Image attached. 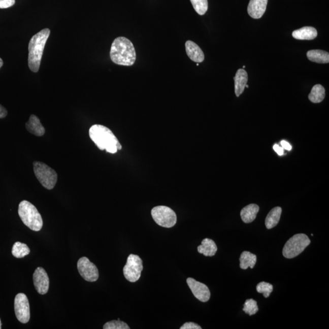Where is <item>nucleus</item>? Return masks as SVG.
<instances>
[{
	"mask_svg": "<svg viewBox=\"0 0 329 329\" xmlns=\"http://www.w3.org/2000/svg\"><path fill=\"white\" fill-rule=\"evenodd\" d=\"M325 91L324 87L321 85L316 84L314 85L310 93L309 94V99L313 103H319L325 98Z\"/></svg>",
	"mask_w": 329,
	"mask_h": 329,
	"instance_id": "obj_23",
	"label": "nucleus"
},
{
	"mask_svg": "<svg viewBox=\"0 0 329 329\" xmlns=\"http://www.w3.org/2000/svg\"><path fill=\"white\" fill-rule=\"evenodd\" d=\"M143 270L142 259L139 255L130 254L127 257L126 264L123 268L125 278L130 282H136L140 278Z\"/></svg>",
	"mask_w": 329,
	"mask_h": 329,
	"instance_id": "obj_8",
	"label": "nucleus"
},
{
	"mask_svg": "<svg viewBox=\"0 0 329 329\" xmlns=\"http://www.w3.org/2000/svg\"><path fill=\"white\" fill-rule=\"evenodd\" d=\"M274 150L279 155H282L284 154V150L282 147H280L278 145L275 144L273 146Z\"/></svg>",
	"mask_w": 329,
	"mask_h": 329,
	"instance_id": "obj_31",
	"label": "nucleus"
},
{
	"mask_svg": "<svg viewBox=\"0 0 329 329\" xmlns=\"http://www.w3.org/2000/svg\"><path fill=\"white\" fill-rule=\"evenodd\" d=\"M27 131L33 135L42 137L45 133V129L39 118L35 115L30 116L28 121L25 124Z\"/></svg>",
	"mask_w": 329,
	"mask_h": 329,
	"instance_id": "obj_16",
	"label": "nucleus"
},
{
	"mask_svg": "<svg viewBox=\"0 0 329 329\" xmlns=\"http://www.w3.org/2000/svg\"><path fill=\"white\" fill-rule=\"evenodd\" d=\"M151 215L154 221L161 227L171 228L173 227L177 222L175 212L169 207H155L151 210Z\"/></svg>",
	"mask_w": 329,
	"mask_h": 329,
	"instance_id": "obj_7",
	"label": "nucleus"
},
{
	"mask_svg": "<svg viewBox=\"0 0 329 329\" xmlns=\"http://www.w3.org/2000/svg\"><path fill=\"white\" fill-rule=\"evenodd\" d=\"M181 329H201V326L196 323L188 322H186L180 328Z\"/></svg>",
	"mask_w": 329,
	"mask_h": 329,
	"instance_id": "obj_30",
	"label": "nucleus"
},
{
	"mask_svg": "<svg viewBox=\"0 0 329 329\" xmlns=\"http://www.w3.org/2000/svg\"><path fill=\"white\" fill-rule=\"evenodd\" d=\"M89 136L101 150L114 154L121 149V145L111 129L103 125L94 124L90 128Z\"/></svg>",
	"mask_w": 329,
	"mask_h": 329,
	"instance_id": "obj_2",
	"label": "nucleus"
},
{
	"mask_svg": "<svg viewBox=\"0 0 329 329\" xmlns=\"http://www.w3.org/2000/svg\"><path fill=\"white\" fill-rule=\"evenodd\" d=\"M257 291L259 293L264 294L265 298H268L270 297L271 292L273 290V286L270 283L265 282H261L257 285Z\"/></svg>",
	"mask_w": 329,
	"mask_h": 329,
	"instance_id": "obj_28",
	"label": "nucleus"
},
{
	"mask_svg": "<svg viewBox=\"0 0 329 329\" xmlns=\"http://www.w3.org/2000/svg\"><path fill=\"white\" fill-rule=\"evenodd\" d=\"M2 324L1 319H0V329L2 328Z\"/></svg>",
	"mask_w": 329,
	"mask_h": 329,
	"instance_id": "obj_35",
	"label": "nucleus"
},
{
	"mask_svg": "<svg viewBox=\"0 0 329 329\" xmlns=\"http://www.w3.org/2000/svg\"><path fill=\"white\" fill-rule=\"evenodd\" d=\"M292 36L295 39L311 41V40L315 39L318 36V32L315 27L305 26L294 30L292 33Z\"/></svg>",
	"mask_w": 329,
	"mask_h": 329,
	"instance_id": "obj_17",
	"label": "nucleus"
},
{
	"mask_svg": "<svg viewBox=\"0 0 329 329\" xmlns=\"http://www.w3.org/2000/svg\"><path fill=\"white\" fill-rule=\"evenodd\" d=\"M50 35V30L46 28L33 36L28 45V66L32 72H38L41 66L46 43Z\"/></svg>",
	"mask_w": 329,
	"mask_h": 329,
	"instance_id": "obj_3",
	"label": "nucleus"
},
{
	"mask_svg": "<svg viewBox=\"0 0 329 329\" xmlns=\"http://www.w3.org/2000/svg\"><path fill=\"white\" fill-rule=\"evenodd\" d=\"M15 0H0V9H6L14 5Z\"/></svg>",
	"mask_w": 329,
	"mask_h": 329,
	"instance_id": "obj_29",
	"label": "nucleus"
},
{
	"mask_svg": "<svg viewBox=\"0 0 329 329\" xmlns=\"http://www.w3.org/2000/svg\"><path fill=\"white\" fill-rule=\"evenodd\" d=\"M217 249V246L214 241L209 239H204L201 242V245L198 247V252L207 257H212L215 255Z\"/></svg>",
	"mask_w": 329,
	"mask_h": 329,
	"instance_id": "obj_19",
	"label": "nucleus"
},
{
	"mask_svg": "<svg viewBox=\"0 0 329 329\" xmlns=\"http://www.w3.org/2000/svg\"><path fill=\"white\" fill-rule=\"evenodd\" d=\"M192 5L197 13L203 15L208 10V1L207 0H190Z\"/></svg>",
	"mask_w": 329,
	"mask_h": 329,
	"instance_id": "obj_25",
	"label": "nucleus"
},
{
	"mask_svg": "<svg viewBox=\"0 0 329 329\" xmlns=\"http://www.w3.org/2000/svg\"><path fill=\"white\" fill-rule=\"evenodd\" d=\"M33 281L37 291L41 294L47 293L50 280L47 272L42 267H38L33 274Z\"/></svg>",
	"mask_w": 329,
	"mask_h": 329,
	"instance_id": "obj_12",
	"label": "nucleus"
},
{
	"mask_svg": "<svg viewBox=\"0 0 329 329\" xmlns=\"http://www.w3.org/2000/svg\"><path fill=\"white\" fill-rule=\"evenodd\" d=\"M185 50L187 56L193 62L197 63L203 62L204 60L203 51L199 46L194 42L188 41L185 43Z\"/></svg>",
	"mask_w": 329,
	"mask_h": 329,
	"instance_id": "obj_14",
	"label": "nucleus"
},
{
	"mask_svg": "<svg viewBox=\"0 0 329 329\" xmlns=\"http://www.w3.org/2000/svg\"><path fill=\"white\" fill-rule=\"evenodd\" d=\"M243 310L249 316L255 315L258 311L257 301L252 299L247 300L244 304Z\"/></svg>",
	"mask_w": 329,
	"mask_h": 329,
	"instance_id": "obj_26",
	"label": "nucleus"
},
{
	"mask_svg": "<svg viewBox=\"0 0 329 329\" xmlns=\"http://www.w3.org/2000/svg\"><path fill=\"white\" fill-rule=\"evenodd\" d=\"M257 261V256L248 251H244L240 257V267L243 270L254 268Z\"/></svg>",
	"mask_w": 329,
	"mask_h": 329,
	"instance_id": "obj_22",
	"label": "nucleus"
},
{
	"mask_svg": "<svg viewBox=\"0 0 329 329\" xmlns=\"http://www.w3.org/2000/svg\"><path fill=\"white\" fill-rule=\"evenodd\" d=\"M3 65V61L2 59V58H0V69L2 68Z\"/></svg>",
	"mask_w": 329,
	"mask_h": 329,
	"instance_id": "obj_34",
	"label": "nucleus"
},
{
	"mask_svg": "<svg viewBox=\"0 0 329 329\" xmlns=\"http://www.w3.org/2000/svg\"><path fill=\"white\" fill-rule=\"evenodd\" d=\"M310 244V240L307 235L298 234L294 235L286 243L283 247L282 254L286 258H292L301 254Z\"/></svg>",
	"mask_w": 329,
	"mask_h": 329,
	"instance_id": "obj_6",
	"label": "nucleus"
},
{
	"mask_svg": "<svg viewBox=\"0 0 329 329\" xmlns=\"http://www.w3.org/2000/svg\"><path fill=\"white\" fill-rule=\"evenodd\" d=\"M14 309L17 318L26 324L30 319V307L28 299L24 293H18L15 298Z\"/></svg>",
	"mask_w": 329,
	"mask_h": 329,
	"instance_id": "obj_9",
	"label": "nucleus"
},
{
	"mask_svg": "<svg viewBox=\"0 0 329 329\" xmlns=\"http://www.w3.org/2000/svg\"><path fill=\"white\" fill-rule=\"evenodd\" d=\"M104 329H129L130 327L126 322L120 321V319L113 320L106 322L103 326Z\"/></svg>",
	"mask_w": 329,
	"mask_h": 329,
	"instance_id": "obj_27",
	"label": "nucleus"
},
{
	"mask_svg": "<svg viewBox=\"0 0 329 329\" xmlns=\"http://www.w3.org/2000/svg\"><path fill=\"white\" fill-rule=\"evenodd\" d=\"M33 169L37 179L43 187L48 190L54 188L57 181V175L53 169L39 161H34Z\"/></svg>",
	"mask_w": 329,
	"mask_h": 329,
	"instance_id": "obj_5",
	"label": "nucleus"
},
{
	"mask_svg": "<svg viewBox=\"0 0 329 329\" xmlns=\"http://www.w3.org/2000/svg\"><path fill=\"white\" fill-rule=\"evenodd\" d=\"M7 115V110L2 105H0V118H5Z\"/></svg>",
	"mask_w": 329,
	"mask_h": 329,
	"instance_id": "obj_33",
	"label": "nucleus"
},
{
	"mask_svg": "<svg viewBox=\"0 0 329 329\" xmlns=\"http://www.w3.org/2000/svg\"><path fill=\"white\" fill-rule=\"evenodd\" d=\"M196 65L197 66L199 65V63H197Z\"/></svg>",
	"mask_w": 329,
	"mask_h": 329,
	"instance_id": "obj_36",
	"label": "nucleus"
},
{
	"mask_svg": "<svg viewBox=\"0 0 329 329\" xmlns=\"http://www.w3.org/2000/svg\"><path fill=\"white\" fill-rule=\"evenodd\" d=\"M30 253L29 247L26 244L16 242L12 247V254L15 257L20 258L25 257Z\"/></svg>",
	"mask_w": 329,
	"mask_h": 329,
	"instance_id": "obj_24",
	"label": "nucleus"
},
{
	"mask_svg": "<svg viewBox=\"0 0 329 329\" xmlns=\"http://www.w3.org/2000/svg\"><path fill=\"white\" fill-rule=\"evenodd\" d=\"M307 56L312 62L319 63H328L329 62V54L328 52L313 50L307 52Z\"/></svg>",
	"mask_w": 329,
	"mask_h": 329,
	"instance_id": "obj_21",
	"label": "nucleus"
},
{
	"mask_svg": "<svg viewBox=\"0 0 329 329\" xmlns=\"http://www.w3.org/2000/svg\"><path fill=\"white\" fill-rule=\"evenodd\" d=\"M18 215L23 223L34 231H39L43 227V219L38 210L27 201H23L18 206Z\"/></svg>",
	"mask_w": 329,
	"mask_h": 329,
	"instance_id": "obj_4",
	"label": "nucleus"
},
{
	"mask_svg": "<svg viewBox=\"0 0 329 329\" xmlns=\"http://www.w3.org/2000/svg\"><path fill=\"white\" fill-rule=\"evenodd\" d=\"M187 283L192 293L198 300L206 303L210 300V292L207 286L203 283L196 281L191 277H188Z\"/></svg>",
	"mask_w": 329,
	"mask_h": 329,
	"instance_id": "obj_11",
	"label": "nucleus"
},
{
	"mask_svg": "<svg viewBox=\"0 0 329 329\" xmlns=\"http://www.w3.org/2000/svg\"><path fill=\"white\" fill-rule=\"evenodd\" d=\"M77 267L79 274L86 281L93 282L98 279V270L96 265L91 262L88 258L83 257L79 258Z\"/></svg>",
	"mask_w": 329,
	"mask_h": 329,
	"instance_id": "obj_10",
	"label": "nucleus"
},
{
	"mask_svg": "<svg viewBox=\"0 0 329 329\" xmlns=\"http://www.w3.org/2000/svg\"><path fill=\"white\" fill-rule=\"evenodd\" d=\"M282 211L281 207H276L268 213L265 219V225L268 229H271L278 224Z\"/></svg>",
	"mask_w": 329,
	"mask_h": 329,
	"instance_id": "obj_20",
	"label": "nucleus"
},
{
	"mask_svg": "<svg viewBox=\"0 0 329 329\" xmlns=\"http://www.w3.org/2000/svg\"><path fill=\"white\" fill-rule=\"evenodd\" d=\"M110 56L112 62L117 65H133L136 60L135 48L129 39L118 37L112 43Z\"/></svg>",
	"mask_w": 329,
	"mask_h": 329,
	"instance_id": "obj_1",
	"label": "nucleus"
},
{
	"mask_svg": "<svg viewBox=\"0 0 329 329\" xmlns=\"http://www.w3.org/2000/svg\"><path fill=\"white\" fill-rule=\"evenodd\" d=\"M259 207L257 204H251L241 210L240 216L245 223H251L255 220L259 212Z\"/></svg>",
	"mask_w": 329,
	"mask_h": 329,
	"instance_id": "obj_18",
	"label": "nucleus"
},
{
	"mask_svg": "<svg viewBox=\"0 0 329 329\" xmlns=\"http://www.w3.org/2000/svg\"><path fill=\"white\" fill-rule=\"evenodd\" d=\"M268 0H250L248 7V13L254 19H258L263 16L266 11Z\"/></svg>",
	"mask_w": 329,
	"mask_h": 329,
	"instance_id": "obj_13",
	"label": "nucleus"
},
{
	"mask_svg": "<svg viewBox=\"0 0 329 329\" xmlns=\"http://www.w3.org/2000/svg\"><path fill=\"white\" fill-rule=\"evenodd\" d=\"M248 81V73L245 70L243 69L238 70L234 77L235 92H236L237 97L240 96L245 90Z\"/></svg>",
	"mask_w": 329,
	"mask_h": 329,
	"instance_id": "obj_15",
	"label": "nucleus"
},
{
	"mask_svg": "<svg viewBox=\"0 0 329 329\" xmlns=\"http://www.w3.org/2000/svg\"><path fill=\"white\" fill-rule=\"evenodd\" d=\"M280 144H281L282 148L286 149V150L290 151L292 148L290 144L285 140H282Z\"/></svg>",
	"mask_w": 329,
	"mask_h": 329,
	"instance_id": "obj_32",
	"label": "nucleus"
}]
</instances>
